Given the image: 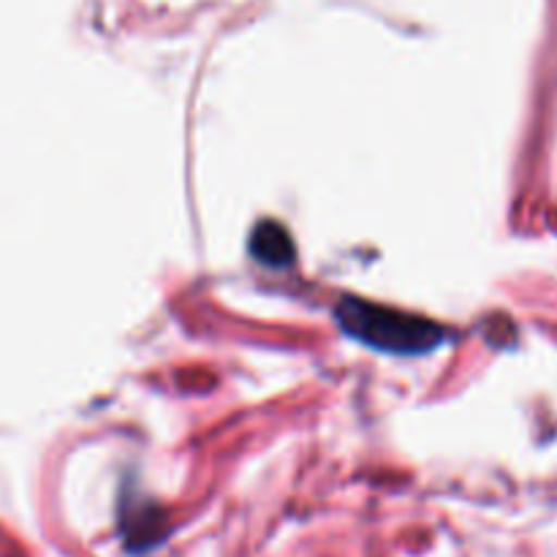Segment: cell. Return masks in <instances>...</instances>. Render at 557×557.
<instances>
[{
	"instance_id": "6da1fadb",
	"label": "cell",
	"mask_w": 557,
	"mask_h": 557,
	"mask_svg": "<svg viewBox=\"0 0 557 557\" xmlns=\"http://www.w3.org/2000/svg\"><path fill=\"white\" fill-rule=\"evenodd\" d=\"M335 315L348 337L375 348V351L395 354V357L430 354L449 337L435 321L392 308H379L373 302H359V299H343Z\"/></svg>"
},
{
	"instance_id": "7a4b0ae2",
	"label": "cell",
	"mask_w": 557,
	"mask_h": 557,
	"mask_svg": "<svg viewBox=\"0 0 557 557\" xmlns=\"http://www.w3.org/2000/svg\"><path fill=\"white\" fill-rule=\"evenodd\" d=\"M250 253L259 264L272 267V270H281V267L294 264V250L292 237H288L286 228L275 221H261L253 228V237H250Z\"/></svg>"
}]
</instances>
